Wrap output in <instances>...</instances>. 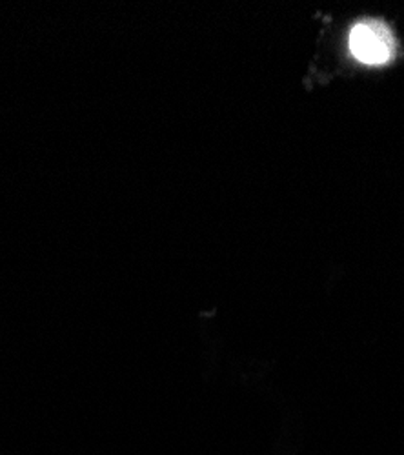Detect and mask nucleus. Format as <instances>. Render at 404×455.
<instances>
[{"mask_svg":"<svg viewBox=\"0 0 404 455\" xmlns=\"http://www.w3.org/2000/svg\"><path fill=\"white\" fill-rule=\"evenodd\" d=\"M348 46L352 57L366 66H386L395 59L397 52L392 29L377 19H364L353 24Z\"/></svg>","mask_w":404,"mask_h":455,"instance_id":"1","label":"nucleus"}]
</instances>
